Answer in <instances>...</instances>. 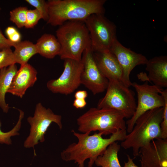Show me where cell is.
Masks as SVG:
<instances>
[{
	"mask_svg": "<svg viewBox=\"0 0 167 167\" xmlns=\"http://www.w3.org/2000/svg\"><path fill=\"white\" fill-rule=\"evenodd\" d=\"M73 135L78 139L77 143L69 145L61 153L62 159L66 162L74 161L78 167H84V162L89 159L88 167H92L100 156L113 143L123 141L127 135L126 130H120L111 135L108 138H104L102 135L95 133H80L71 130Z\"/></svg>",
	"mask_w": 167,
	"mask_h": 167,
	"instance_id": "6da1fadb",
	"label": "cell"
},
{
	"mask_svg": "<svg viewBox=\"0 0 167 167\" xmlns=\"http://www.w3.org/2000/svg\"><path fill=\"white\" fill-rule=\"evenodd\" d=\"M106 0H49L47 23L61 26L69 21H84L93 14H103Z\"/></svg>",
	"mask_w": 167,
	"mask_h": 167,
	"instance_id": "7a4b0ae2",
	"label": "cell"
},
{
	"mask_svg": "<svg viewBox=\"0 0 167 167\" xmlns=\"http://www.w3.org/2000/svg\"><path fill=\"white\" fill-rule=\"evenodd\" d=\"M163 108L149 110L136 121L131 132L127 134L121 146L124 149L131 148L134 158L139 156L140 149L153 140L162 138L160 125Z\"/></svg>",
	"mask_w": 167,
	"mask_h": 167,
	"instance_id": "3957f363",
	"label": "cell"
},
{
	"mask_svg": "<svg viewBox=\"0 0 167 167\" xmlns=\"http://www.w3.org/2000/svg\"><path fill=\"white\" fill-rule=\"evenodd\" d=\"M125 115L112 109L92 107L77 120L78 130L82 133L98 131L102 135L112 134L126 130Z\"/></svg>",
	"mask_w": 167,
	"mask_h": 167,
	"instance_id": "277c9868",
	"label": "cell"
},
{
	"mask_svg": "<svg viewBox=\"0 0 167 167\" xmlns=\"http://www.w3.org/2000/svg\"><path fill=\"white\" fill-rule=\"evenodd\" d=\"M56 35L61 47L59 56L62 60L81 61L84 51L91 45L89 32L84 21L66 22L57 30Z\"/></svg>",
	"mask_w": 167,
	"mask_h": 167,
	"instance_id": "5b68a950",
	"label": "cell"
},
{
	"mask_svg": "<svg viewBox=\"0 0 167 167\" xmlns=\"http://www.w3.org/2000/svg\"><path fill=\"white\" fill-rule=\"evenodd\" d=\"M108 80L106 93L99 100L97 108L116 110L123 113L126 118L130 119L133 115L136 106L135 92L118 80Z\"/></svg>",
	"mask_w": 167,
	"mask_h": 167,
	"instance_id": "8992f818",
	"label": "cell"
},
{
	"mask_svg": "<svg viewBox=\"0 0 167 167\" xmlns=\"http://www.w3.org/2000/svg\"><path fill=\"white\" fill-rule=\"evenodd\" d=\"M93 52L110 51L116 39V26L103 14H93L84 21Z\"/></svg>",
	"mask_w": 167,
	"mask_h": 167,
	"instance_id": "52a82bcc",
	"label": "cell"
},
{
	"mask_svg": "<svg viewBox=\"0 0 167 167\" xmlns=\"http://www.w3.org/2000/svg\"><path fill=\"white\" fill-rule=\"evenodd\" d=\"M62 119L61 115L55 114L50 108H46L41 103L37 104L33 116L27 118L30 128L29 134L24 142V147L32 148L35 152L34 146L39 142L45 141V135L52 123H56L60 130L62 129Z\"/></svg>",
	"mask_w": 167,
	"mask_h": 167,
	"instance_id": "ba28073f",
	"label": "cell"
},
{
	"mask_svg": "<svg viewBox=\"0 0 167 167\" xmlns=\"http://www.w3.org/2000/svg\"><path fill=\"white\" fill-rule=\"evenodd\" d=\"M131 86L135 89L137 95V104L132 116L126 122V130L130 133L132 130L137 119L146 112L157 108L163 107L165 99L159 93V89L148 82L143 84L132 83Z\"/></svg>",
	"mask_w": 167,
	"mask_h": 167,
	"instance_id": "9c48e42d",
	"label": "cell"
},
{
	"mask_svg": "<svg viewBox=\"0 0 167 167\" xmlns=\"http://www.w3.org/2000/svg\"><path fill=\"white\" fill-rule=\"evenodd\" d=\"M64 60V70L57 79L48 81L47 88L54 93L68 95L74 92L80 85L81 75L83 63L80 61L66 59Z\"/></svg>",
	"mask_w": 167,
	"mask_h": 167,
	"instance_id": "30bf717a",
	"label": "cell"
},
{
	"mask_svg": "<svg viewBox=\"0 0 167 167\" xmlns=\"http://www.w3.org/2000/svg\"><path fill=\"white\" fill-rule=\"evenodd\" d=\"M82 60L83 66L81 75V84L94 95L105 91L107 89L109 80L98 68L91 45L84 51Z\"/></svg>",
	"mask_w": 167,
	"mask_h": 167,
	"instance_id": "8fae6325",
	"label": "cell"
},
{
	"mask_svg": "<svg viewBox=\"0 0 167 167\" xmlns=\"http://www.w3.org/2000/svg\"><path fill=\"white\" fill-rule=\"evenodd\" d=\"M110 51L115 56L120 65L123 84L129 87L132 83L130 78L131 71L138 65H145L148 59L142 54L124 46L117 39L114 42Z\"/></svg>",
	"mask_w": 167,
	"mask_h": 167,
	"instance_id": "7c38bea8",
	"label": "cell"
},
{
	"mask_svg": "<svg viewBox=\"0 0 167 167\" xmlns=\"http://www.w3.org/2000/svg\"><path fill=\"white\" fill-rule=\"evenodd\" d=\"M139 156L141 167H167V139L152 140L140 149Z\"/></svg>",
	"mask_w": 167,
	"mask_h": 167,
	"instance_id": "4fadbf2b",
	"label": "cell"
},
{
	"mask_svg": "<svg viewBox=\"0 0 167 167\" xmlns=\"http://www.w3.org/2000/svg\"><path fill=\"white\" fill-rule=\"evenodd\" d=\"M37 74L36 70L28 63L21 65L7 93L22 98L27 90L32 87L37 81Z\"/></svg>",
	"mask_w": 167,
	"mask_h": 167,
	"instance_id": "5bb4252c",
	"label": "cell"
},
{
	"mask_svg": "<svg viewBox=\"0 0 167 167\" xmlns=\"http://www.w3.org/2000/svg\"><path fill=\"white\" fill-rule=\"evenodd\" d=\"M93 53L97 66L103 75L108 80L114 79L123 83L122 70L114 55L110 51Z\"/></svg>",
	"mask_w": 167,
	"mask_h": 167,
	"instance_id": "9a60e30c",
	"label": "cell"
},
{
	"mask_svg": "<svg viewBox=\"0 0 167 167\" xmlns=\"http://www.w3.org/2000/svg\"><path fill=\"white\" fill-rule=\"evenodd\" d=\"M146 70L148 78L157 88L162 89L167 87V56L155 57L148 60Z\"/></svg>",
	"mask_w": 167,
	"mask_h": 167,
	"instance_id": "2e32d148",
	"label": "cell"
},
{
	"mask_svg": "<svg viewBox=\"0 0 167 167\" xmlns=\"http://www.w3.org/2000/svg\"><path fill=\"white\" fill-rule=\"evenodd\" d=\"M35 44L38 54L46 58L52 59L60 54L61 45L57 38L52 34H43Z\"/></svg>",
	"mask_w": 167,
	"mask_h": 167,
	"instance_id": "e0dca14e",
	"label": "cell"
},
{
	"mask_svg": "<svg viewBox=\"0 0 167 167\" xmlns=\"http://www.w3.org/2000/svg\"><path fill=\"white\" fill-rule=\"evenodd\" d=\"M17 71L15 64L0 70V108L5 113H8L10 109L8 104L6 101V94Z\"/></svg>",
	"mask_w": 167,
	"mask_h": 167,
	"instance_id": "ac0fdd59",
	"label": "cell"
},
{
	"mask_svg": "<svg viewBox=\"0 0 167 167\" xmlns=\"http://www.w3.org/2000/svg\"><path fill=\"white\" fill-rule=\"evenodd\" d=\"M120 148V146L117 142L111 144L97 157L94 164L100 167H122L118 157Z\"/></svg>",
	"mask_w": 167,
	"mask_h": 167,
	"instance_id": "d6986e66",
	"label": "cell"
},
{
	"mask_svg": "<svg viewBox=\"0 0 167 167\" xmlns=\"http://www.w3.org/2000/svg\"><path fill=\"white\" fill-rule=\"evenodd\" d=\"M14 47L16 63L20 65L28 63L31 58L38 54L36 44L28 41H21L15 43Z\"/></svg>",
	"mask_w": 167,
	"mask_h": 167,
	"instance_id": "ffe728a7",
	"label": "cell"
},
{
	"mask_svg": "<svg viewBox=\"0 0 167 167\" xmlns=\"http://www.w3.org/2000/svg\"><path fill=\"white\" fill-rule=\"evenodd\" d=\"M19 112V116L18 121L15 126L10 131L5 132L1 129V122L0 119V143L7 145L12 144L11 137L19 135V131L20 130L22 119L24 118V113L22 110L17 109Z\"/></svg>",
	"mask_w": 167,
	"mask_h": 167,
	"instance_id": "44dd1931",
	"label": "cell"
},
{
	"mask_svg": "<svg viewBox=\"0 0 167 167\" xmlns=\"http://www.w3.org/2000/svg\"><path fill=\"white\" fill-rule=\"evenodd\" d=\"M28 9L25 6H19L10 12V20L15 23L18 28L25 27L26 15Z\"/></svg>",
	"mask_w": 167,
	"mask_h": 167,
	"instance_id": "7402d4cb",
	"label": "cell"
},
{
	"mask_svg": "<svg viewBox=\"0 0 167 167\" xmlns=\"http://www.w3.org/2000/svg\"><path fill=\"white\" fill-rule=\"evenodd\" d=\"M15 63L13 52L11 48L0 50V70Z\"/></svg>",
	"mask_w": 167,
	"mask_h": 167,
	"instance_id": "603a6c76",
	"label": "cell"
},
{
	"mask_svg": "<svg viewBox=\"0 0 167 167\" xmlns=\"http://www.w3.org/2000/svg\"><path fill=\"white\" fill-rule=\"evenodd\" d=\"M26 2L34 6L41 14L42 19L47 22L49 19L48 5L44 0H26Z\"/></svg>",
	"mask_w": 167,
	"mask_h": 167,
	"instance_id": "cb8c5ba5",
	"label": "cell"
},
{
	"mask_svg": "<svg viewBox=\"0 0 167 167\" xmlns=\"http://www.w3.org/2000/svg\"><path fill=\"white\" fill-rule=\"evenodd\" d=\"M159 93L163 96L165 99V104L163 107V111L162 119L160 126L161 132L162 139H167V89H160Z\"/></svg>",
	"mask_w": 167,
	"mask_h": 167,
	"instance_id": "d4e9b609",
	"label": "cell"
},
{
	"mask_svg": "<svg viewBox=\"0 0 167 167\" xmlns=\"http://www.w3.org/2000/svg\"><path fill=\"white\" fill-rule=\"evenodd\" d=\"M41 19H42V16L37 10H28L25 27L28 28H33Z\"/></svg>",
	"mask_w": 167,
	"mask_h": 167,
	"instance_id": "484cf974",
	"label": "cell"
},
{
	"mask_svg": "<svg viewBox=\"0 0 167 167\" xmlns=\"http://www.w3.org/2000/svg\"><path fill=\"white\" fill-rule=\"evenodd\" d=\"M15 44L5 37L0 29V50L14 47Z\"/></svg>",
	"mask_w": 167,
	"mask_h": 167,
	"instance_id": "4316f807",
	"label": "cell"
},
{
	"mask_svg": "<svg viewBox=\"0 0 167 167\" xmlns=\"http://www.w3.org/2000/svg\"><path fill=\"white\" fill-rule=\"evenodd\" d=\"M7 37L8 39L10 41L15 44L21 41V36L18 30Z\"/></svg>",
	"mask_w": 167,
	"mask_h": 167,
	"instance_id": "83f0119b",
	"label": "cell"
},
{
	"mask_svg": "<svg viewBox=\"0 0 167 167\" xmlns=\"http://www.w3.org/2000/svg\"><path fill=\"white\" fill-rule=\"evenodd\" d=\"M87 104L85 99L75 98L73 101V105L76 108L79 109L84 108Z\"/></svg>",
	"mask_w": 167,
	"mask_h": 167,
	"instance_id": "f1b7e54d",
	"label": "cell"
},
{
	"mask_svg": "<svg viewBox=\"0 0 167 167\" xmlns=\"http://www.w3.org/2000/svg\"><path fill=\"white\" fill-rule=\"evenodd\" d=\"M88 96V92L85 90H79L75 94V98L85 99Z\"/></svg>",
	"mask_w": 167,
	"mask_h": 167,
	"instance_id": "f546056e",
	"label": "cell"
},
{
	"mask_svg": "<svg viewBox=\"0 0 167 167\" xmlns=\"http://www.w3.org/2000/svg\"><path fill=\"white\" fill-rule=\"evenodd\" d=\"M127 161L124 162V167H139L135 163L133 159H132L129 155H127Z\"/></svg>",
	"mask_w": 167,
	"mask_h": 167,
	"instance_id": "4dcf8cb0",
	"label": "cell"
},
{
	"mask_svg": "<svg viewBox=\"0 0 167 167\" xmlns=\"http://www.w3.org/2000/svg\"><path fill=\"white\" fill-rule=\"evenodd\" d=\"M1 9V8L0 7V10Z\"/></svg>",
	"mask_w": 167,
	"mask_h": 167,
	"instance_id": "1f68e13d",
	"label": "cell"
},
{
	"mask_svg": "<svg viewBox=\"0 0 167 167\" xmlns=\"http://www.w3.org/2000/svg\"></svg>",
	"mask_w": 167,
	"mask_h": 167,
	"instance_id": "d6a6232c",
	"label": "cell"
}]
</instances>
